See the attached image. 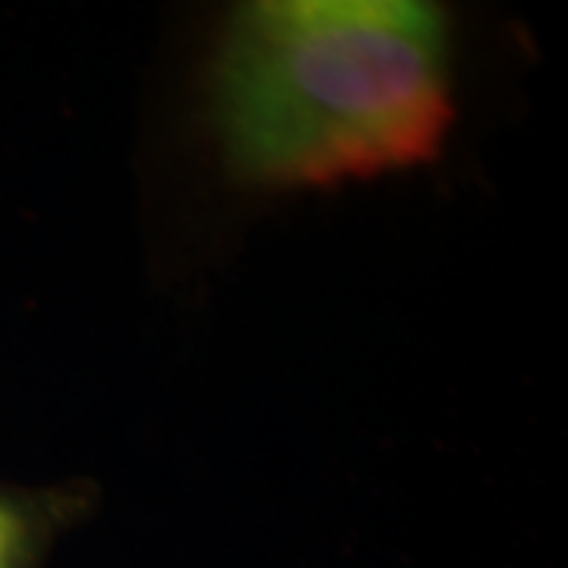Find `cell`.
Returning a JSON list of instances; mask_svg holds the SVG:
<instances>
[{"label":"cell","instance_id":"obj_1","mask_svg":"<svg viewBox=\"0 0 568 568\" xmlns=\"http://www.w3.org/2000/svg\"><path fill=\"white\" fill-rule=\"evenodd\" d=\"M234 178L263 190L369 181L433 162L455 123L452 20L426 0H253L209 73Z\"/></svg>","mask_w":568,"mask_h":568},{"label":"cell","instance_id":"obj_2","mask_svg":"<svg viewBox=\"0 0 568 568\" xmlns=\"http://www.w3.org/2000/svg\"><path fill=\"white\" fill-rule=\"evenodd\" d=\"M92 506V493L0 484V568H44L51 547Z\"/></svg>","mask_w":568,"mask_h":568}]
</instances>
